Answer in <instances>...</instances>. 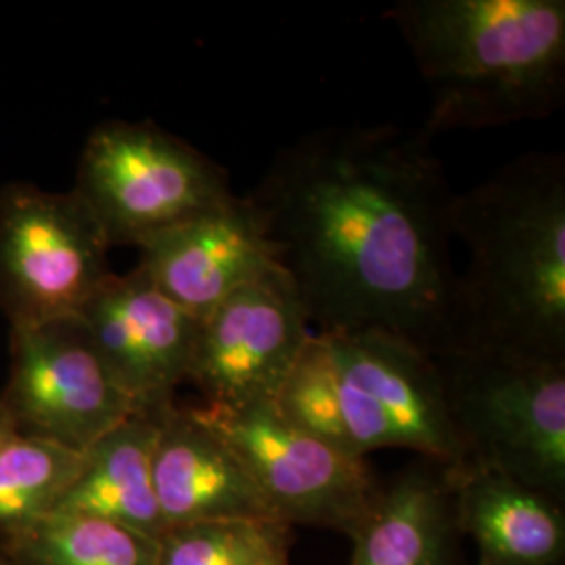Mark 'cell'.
Wrapping results in <instances>:
<instances>
[{
    "instance_id": "6da1fadb",
    "label": "cell",
    "mask_w": 565,
    "mask_h": 565,
    "mask_svg": "<svg viewBox=\"0 0 565 565\" xmlns=\"http://www.w3.org/2000/svg\"><path fill=\"white\" fill-rule=\"evenodd\" d=\"M427 126L317 128L247 195L315 333L375 329L425 354L455 348V191Z\"/></svg>"
},
{
    "instance_id": "7a4b0ae2",
    "label": "cell",
    "mask_w": 565,
    "mask_h": 565,
    "mask_svg": "<svg viewBox=\"0 0 565 565\" xmlns=\"http://www.w3.org/2000/svg\"><path fill=\"white\" fill-rule=\"evenodd\" d=\"M455 348L565 361V158L525 153L452 202Z\"/></svg>"
},
{
    "instance_id": "3957f363",
    "label": "cell",
    "mask_w": 565,
    "mask_h": 565,
    "mask_svg": "<svg viewBox=\"0 0 565 565\" xmlns=\"http://www.w3.org/2000/svg\"><path fill=\"white\" fill-rule=\"evenodd\" d=\"M385 18L431 93L434 135L545 120L564 105V0H401Z\"/></svg>"
},
{
    "instance_id": "277c9868",
    "label": "cell",
    "mask_w": 565,
    "mask_h": 565,
    "mask_svg": "<svg viewBox=\"0 0 565 565\" xmlns=\"http://www.w3.org/2000/svg\"><path fill=\"white\" fill-rule=\"evenodd\" d=\"M434 363L465 463L501 471L564 503L565 361L457 350Z\"/></svg>"
},
{
    "instance_id": "5b68a950",
    "label": "cell",
    "mask_w": 565,
    "mask_h": 565,
    "mask_svg": "<svg viewBox=\"0 0 565 565\" xmlns=\"http://www.w3.org/2000/svg\"><path fill=\"white\" fill-rule=\"evenodd\" d=\"M74 191L109 245H135L235 193L223 166L151 121L99 124L86 139Z\"/></svg>"
},
{
    "instance_id": "8992f818",
    "label": "cell",
    "mask_w": 565,
    "mask_h": 565,
    "mask_svg": "<svg viewBox=\"0 0 565 565\" xmlns=\"http://www.w3.org/2000/svg\"><path fill=\"white\" fill-rule=\"evenodd\" d=\"M111 245L72 189L0 191V310L11 327L74 319L109 279Z\"/></svg>"
},
{
    "instance_id": "52a82bcc",
    "label": "cell",
    "mask_w": 565,
    "mask_h": 565,
    "mask_svg": "<svg viewBox=\"0 0 565 565\" xmlns=\"http://www.w3.org/2000/svg\"><path fill=\"white\" fill-rule=\"evenodd\" d=\"M321 335L335 366L343 427L354 457L406 448L446 467L467 461L429 354L375 329Z\"/></svg>"
},
{
    "instance_id": "ba28073f",
    "label": "cell",
    "mask_w": 565,
    "mask_h": 565,
    "mask_svg": "<svg viewBox=\"0 0 565 565\" xmlns=\"http://www.w3.org/2000/svg\"><path fill=\"white\" fill-rule=\"evenodd\" d=\"M237 457L282 524L319 525L352 536L377 499L364 459L289 424L273 401L243 406H191Z\"/></svg>"
},
{
    "instance_id": "9c48e42d",
    "label": "cell",
    "mask_w": 565,
    "mask_h": 565,
    "mask_svg": "<svg viewBox=\"0 0 565 565\" xmlns=\"http://www.w3.org/2000/svg\"><path fill=\"white\" fill-rule=\"evenodd\" d=\"M0 401L18 431L76 452L142 413L114 382L78 317L11 327V375Z\"/></svg>"
},
{
    "instance_id": "30bf717a",
    "label": "cell",
    "mask_w": 565,
    "mask_h": 565,
    "mask_svg": "<svg viewBox=\"0 0 565 565\" xmlns=\"http://www.w3.org/2000/svg\"><path fill=\"white\" fill-rule=\"evenodd\" d=\"M315 329L282 270L247 282L200 324L186 382L205 404L275 401Z\"/></svg>"
},
{
    "instance_id": "8fae6325",
    "label": "cell",
    "mask_w": 565,
    "mask_h": 565,
    "mask_svg": "<svg viewBox=\"0 0 565 565\" xmlns=\"http://www.w3.org/2000/svg\"><path fill=\"white\" fill-rule=\"evenodd\" d=\"M95 352L139 411H160L186 382L202 321L137 266L111 273L78 315Z\"/></svg>"
},
{
    "instance_id": "7c38bea8",
    "label": "cell",
    "mask_w": 565,
    "mask_h": 565,
    "mask_svg": "<svg viewBox=\"0 0 565 565\" xmlns=\"http://www.w3.org/2000/svg\"><path fill=\"white\" fill-rule=\"evenodd\" d=\"M137 249L142 273L200 321L243 285L281 270L275 245L247 195H233Z\"/></svg>"
},
{
    "instance_id": "4fadbf2b",
    "label": "cell",
    "mask_w": 565,
    "mask_h": 565,
    "mask_svg": "<svg viewBox=\"0 0 565 565\" xmlns=\"http://www.w3.org/2000/svg\"><path fill=\"white\" fill-rule=\"evenodd\" d=\"M151 469L166 527L224 520L279 522L237 457L191 406L170 403L160 413Z\"/></svg>"
},
{
    "instance_id": "5bb4252c",
    "label": "cell",
    "mask_w": 565,
    "mask_h": 565,
    "mask_svg": "<svg viewBox=\"0 0 565 565\" xmlns=\"http://www.w3.org/2000/svg\"><path fill=\"white\" fill-rule=\"evenodd\" d=\"M455 524L478 565H564V503L482 465L450 467Z\"/></svg>"
},
{
    "instance_id": "9a60e30c",
    "label": "cell",
    "mask_w": 565,
    "mask_h": 565,
    "mask_svg": "<svg viewBox=\"0 0 565 565\" xmlns=\"http://www.w3.org/2000/svg\"><path fill=\"white\" fill-rule=\"evenodd\" d=\"M377 492L350 536V565H450L455 524L450 467L424 459Z\"/></svg>"
},
{
    "instance_id": "2e32d148",
    "label": "cell",
    "mask_w": 565,
    "mask_h": 565,
    "mask_svg": "<svg viewBox=\"0 0 565 565\" xmlns=\"http://www.w3.org/2000/svg\"><path fill=\"white\" fill-rule=\"evenodd\" d=\"M163 408L132 415L90 446L51 513L99 518L162 539L168 527L158 505L151 461Z\"/></svg>"
},
{
    "instance_id": "e0dca14e",
    "label": "cell",
    "mask_w": 565,
    "mask_h": 565,
    "mask_svg": "<svg viewBox=\"0 0 565 565\" xmlns=\"http://www.w3.org/2000/svg\"><path fill=\"white\" fill-rule=\"evenodd\" d=\"M160 539L76 513H49L7 534L18 565H156Z\"/></svg>"
},
{
    "instance_id": "ac0fdd59",
    "label": "cell",
    "mask_w": 565,
    "mask_h": 565,
    "mask_svg": "<svg viewBox=\"0 0 565 565\" xmlns=\"http://www.w3.org/2000/svg\"><path fill=\"white\" fill-rule=\"evenodd\" d=\"M84 452L15 431L0 448V530L49 515L81 469Z\"/></svg>"
},
{
    "instance_id": "d6986e66",
    "label": "cell",
    "mask_w": 565,
    "mask_h": 565,
    "mask_svg": "<svg viewBox=\"0 0 565 565\" xmlns=\"http://www.w3.org/2000/svg\"><path fill=\"white\" fill-rule=\"evenodd\" d=\"M289 525L224 520L168 527L156 565H256L287 551Z\"/></svg>"
},
{
    "instance_id": "ffe728a7",
    "label": "cell",
    "mask_w": 565,
    "mask_h": 565,
    "mask_svg": "<svg viewBox=\"0 0 565 565\" xmlns=\"http://www.w3.org/2000/svg\"><path fill=\"white\" fill-rule=\"evenodd\" d=\"M15 431H18V427L13 424V419H11L9 411H7V406L0 401V448L4 446V443H7Z\"/></svg>"
},
{
    "instance_id": "44dd1931",
    "label": "cell",
    "mask_w": 565,
    "mask_h": 565,
    "mask_svg": "<svg viewBox=\"0 0 565 565\" xmlns=\"http://www.w3.org/2000/svg\"><path fill=\"white\" fill-rule=\"evenodd\" d=\"M256 565H289V559H287V551H281V553H275V555H270V557H266L263 562H258Z\"/></svg>"
},
{
    "instance_id": "7402d4cb",
    "label": "cell",
    "mask_w": 565,
    "mask_h": 565,
    "mask_svg": "<svg viewBox=\"0 0 565 565\" xmlns=\"http://www.w3.org/2000/svg\"><path fill=\"white\" fill-rule=\"evenodd\" d=\"M0 565H18L4 551H0Z\"/></svg>"
}]
</instances>
